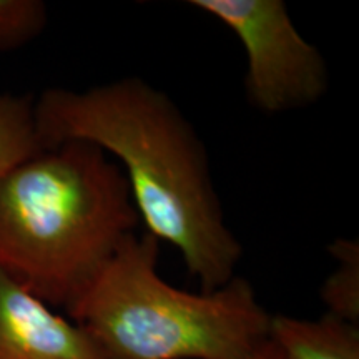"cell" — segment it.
I'll return each mask as SVG.
<instances>
[{"label": "cell", "instance_id": "cell-1", "mask_svg": "<svg viewBox=\"0 0 359 359\" xmlns=\"http://www.w3.org/2000/svg\"><path fill=\"white\" fill-rule=\"evenodd\" d=\"M34 116L42 148L88 142L120 165L147 233L182 255L203 293L236 276L243 246L224 222L206 148L167 93L140 77L53 87L34 100Z\"/></svg>", "mask_w": 359, "mask_h": 359}, {"label": "cell", "instance_id": "cell-9", "mask_svg": "<svg viewBox=\"0 0 359 359\" xmlns=\"http://www.w3.org/2000/svg\"><path fill=\"white\" fill-rule=\"evenodd\" d=\"M48 22L47 6L40 0H0V52L34 42Z\"/></svg>", "mask_w": 359, "mask_h": 359}, {"label": "cell", "instance_id": "cell-6", "mask_svg": "<svg viewBox=\"0 0 359 359\" xmlns=\"http://www.w3.org/2000/svg\"><path fill=\"white\" fill-rule=\"evenodd\" d=\"M269 338L290 359H359V327L331 314L320 320L273 314Z\"/></svg>", "mask_w": 359, "mask_h": 359}, {"label": "cell", "instance_id": "cell-2", "mask_svg": "<svg viewBox=\"0 0 359 359\" xmlns=\"http://www.w3.org/2000/svg\"><path fill=\"white\" fill-rule=\"evenodd\" d=\"M140 224L120 165L88 142L0 175V268L47 306L69 311Z\"/></svg>", "mask_w": 359, "mask_h": 359}, {"label": "cell", "instance_id": "cell-7", "mask_svg": "<svg viewBox=\"0 0 359 359\" xmlns=\"http://www.w3.org/2000/svg\"><path fill=\"white\" fill-rule=\"evenodd\" d=\"M40 150L34 100L0 90V175Z\"/></svg>", "mask_w": 359, "mask_h": 359}, {"label": "cell", "instance_id": "cell-5", "mask_svg": "<svg viewBox=\"0 0 359 359\" xmlns=\"http://www.w3.org/2000/svg\"><path fill=\"white\" fill-rule=\"evenodd\" d=\"M0 359H105L72 320L0 268Z\"/></svg>", "mask_w": 359, "mask_h": 359}, {"label": "cell", "instance_id": "cell-3", "mask_svg": "<svg viewBox=\"0 0 359 359\" xmlns=\"http://www.w3.org/2000/svg\"><path fill=\"white\" fill-rule=\"evenodd\" d=\"M160 241L133 233L69 311L105 359H250L271 316L235 276L190 293L160 276Z\"/></svg>", "mask_w": 359, "mask_h": 359}, {"label": "cell", "instance_id": "cell-8", "mask_svg": "<svg viewBox=\"0 0 359 359\" xmlns=\"http://www.w3.org/2000/svg\"><path fill=\"white\" fill-rule=\"evenodd\" d=\"M330 253L338 262L321 288L326 314L358 325L359 321V246L356 240H336Z\"/></svg>", "mask_w": 359, "mask_h": 359}, {"label": "cell", "instance_id": "cell-4", "mask_svg": "<svg viewBox=\"0 0 359 359\" xmlns=\"http://www.w3.org/2000/svg\"><path fill=\"white\" fill-rule=\"evenodd\" d=\"M226 25L246 55L245 92L268 115L304 109L326 95L330 74L321 52L296 29L281 0H191Z\"/></svg>", "mask_w": 359, "mask_h": 359}, {"label": "cell", "instance_id": "cell-10", "mask_svg": "<svg viewBox=\"0 0 359 359\" xmlns=\"http://www.w3.org/2000/svg\"><path fill=\"white\" fill-rule=\"evenodd\" d=\"M250 359H290L283 353V349L271 338H268L257 351L251 354Z\"/></svg>", "mask_w": 359, "mask_h": 359}]
</instances>
